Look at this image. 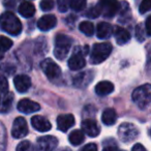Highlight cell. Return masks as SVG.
I'll return each mask as SVG.
<instances>
[{
  "mask_svg": "<svg viewBox=\"0 0 151 151\" xmlns=\"http://www.w3.org/2000/svg\"><path fill=\"white\" fill-rule=\"evenodd\" d=\"M0 27L11 35H19L22 31V23L11 12L3 13L0 16Z\"/></svg>",
  "mask_w": 151,
  "mask_h": 151,
  "instance_id": "1",
  "label": "cell"
},
{
  "mask_svg": "<svg viewBox=\"0 0 151 151\" xmlns=\"http://www.w3.org/2000/svg\"><path fill=\"white\" fill-rule=\"evenodd\" d=\"M112 52V46L109 42L95 44L90 54V61L93 64H99L110 56Z\"/></svg>",
  "mask_w": 151,
  "mask_h": 151,
  "instance_id": "2",
  "label": "cell"
},
{
  "mask_svg": "<svg viewBox=\"0 0 151 151\" xmlns=\"http://www.w3.org/2000/svg\"><path fill=\"white\" fill-rule=\"evenodd\" d=\"M132 101L140 108H146L151 103V84L138 87L132 92Z\"/></svg>",
  "mask_w": 151,
  "mask_h": 151,
  "instance_id": "3",
  "label": "cell"
},
{
  "mask_svg": "<svg viewBox=\"0 0 151 151\" xmlns=\"http://www.w3.org/2000/svg\"><path fill=\"white\" fill-rule=\"evenodd\" d=\"M71 38L64 34H58L55 38V48H54V55L57 59L63 60L67 56L71 47Z\"/></svg>",
  "mask_w": 151,
  "mask_h": 151,
  "instance_id": "4",
  "label": "cell"
},
{
  "mask_svg": "<svg viewBox=\"0 0 151 151\" xmlns=\"http://www.w3.org/2000/svg\"><path fill=\"white\" fill-rule=\"evenodd\" d=\"M88 53V47H84L83 49L77 48L73 55L70 56L68 60V67L71 70H79V69H82L83 67L86 64V61H85V54Z\"/></svg>",
  "mask_w": 151,
  "mask_h": 151,
  "instance_id": "5",
  "label": "cell"
},
{
  "mask_svg": "<svg viewBox=\"0 0 151 151\" xmlns=\"http://www.w3.org/2000/svg\"><path fill=\"white\" fill-rule=\"evenodd\" d=\"M118 136L122 142H132L139 136V129L134 124L129 123V122H124V123L120 124L119 128H118Z\"/></svg>",
  "mask_w": 151,
  "mask_h": 151,
  "instance_id": "6",
  "label": "cell"
},
{
  "mask_svg": "<svg viewBox=\"0 0 151 151\" xmlns=\"http://www.w3.org/2000/svg\"><path fill=\"white\" fill-rule=\"evenodd\" d=\"M101 14L104 17L112 18L119 12L120 5L117 0H99L97 3Z\"/></svg>",
  "mask_w": 151,
  "mask_h": 151,
  "instance_id": "7",
  "label": "cell"
},
{
  "mask_svg": "<svg viewBox=\"0 0 151 151\" xmlns=\"http://www.w3.org/2000/svg\"><path fill=\"white\" fill-rule=\"evenodd\" d=\"M40 67L49 80H56L61 76V69L59 65L50 58L42 61Z\"/></svg>",
  "mask_w": 151,
  "mask_h": 151,
  "instance_id": "8",
  "label": "cell"
},
{
  "mask_svg": "<svg viewBox=\"0 0 151 151\" xmlns=\"http://www.w3.org/2000/svg\"><path fill=\"white\" fill-rule=\"evenodd\" d=\"M58 145L57 138L53 136H44L37 139V151H54Z\"/></svg>",
  "mask_w": 151,
  "mask_h": 151,
  "instance_id": "9",
  "label": "cell"
},
{
  "mask_svg": "<svg viewBox=\"0 0 151 151\" xmlns=\"http://www.w3.org/2000/svg\"><path fill=\"white\" fill-rule=\"evenodd\" d=\"M27 134H28V126L26 120L23 117L16 118L13 124V128H12V134H13V137L16 139H21L24 138Z\"/></svg>",
  "mask_w": 151,
  "mask_h": 151,
  "instance_id": "10",
  "label": "cell"
},
{
  "mask_svg": "<svg viewBox=\"0 0 151 151\" xmlns=\"http://www.w3.org/2000/svg\"><path fill=\"white\" fill-rule=\"evenodd\" d=\"M93 73L91 70H85L77 75L73 79V85L78 88H85L87 87L93 80Z\"/></svg>",
  "mask_w": 151,
  "mask_h": 151,
  "instance_id": "11",
  "label": "cell"
},
{
  "mask_svg": "<svg viewBox=\"0 0 151 151\" xmlns=\"http://www.w3.org/2000/svg\"><path fill=\"white\" fill-rule=\"evenodd\" d=\"M82 129L84 132V134H86L87 136L91 137H97L101 132V128H99V124L95 120L93 119H85L82 121Z\"/></svg>",
  "mask_w": 151,
  "mask_h": 151,
  "instance_id": "12",
  "label": "cell"
},
{
  "mask_svg": "<svg viewBox=\"0 0 151 151\" xmlns=\"http://www.w3.org/2000/svg\"><path fill=\"white\" fill-rule=\"evenodd\" d=\"M18 110L20 112L24 114H30V113H34V112H37L40 109V106L37 103L31 101V99H24L18 103L17 106Z\"/></svg>",
  "mask_w": 151,
  "mask_h": 151,
  "instance_id": "13",
  "label": "cell"
},
{
  "mask_svg": "<svg viewBox=\"0 0 151 151\" xmlns=\"http://www.w3.org/2000/svg\"><path fill=\"white\" fill-rule=\"evenodd\" d=\"M75 125V117L71 114H62L57 118V127L61 132H67Z\"/></svg>",
  "mask_w": 151,
  "mask_h": 151,
  "instance_id": "14",
  "label": "cell"
},
{
  "mask_svg": "<svg viewBox=\"0 0 151 151\" xmlns=\"http://www.w3.org/2000/svg\"><path fill=\"white\" fill-rule=\"evenodd\" d=\"M14 84L17 89V91L21 93H24L26 91H28V89L31 86V80L28 76L26 75H19L16 76L14 79Z\"/></svg>",
  "mask_w": 151,
  "mask_h": 151,
  "instance_id": "15",
  "label": "cell"
},
{
  "mask_svg": "<svg viewBox=\"0 0 151 151\" xmlns=\"http://www.w3.org/2000/svg\"><path fill=\"white\" fill-rule=\"evenodd\" d=\"M31 124L36 130H38V132H48V130H50L51 127H52L50 121L40 115L33 116V117L31 118Z\"/></svg>",
  "mask_w": 151,
  "mask_h": 151,
  "instance_id": "16",
  "label": "cell"
},
{
  "mask_svg": "<svg viewBox=\"0 0 151 151\" xmlns=\"http://www.w3.org/2000/svg\"><path fill=\"white\" fill-rule=\"evenodd\" d=\"M57 24V19L54 15H46L42 16L37 22V27L42 31H49L53 29Z\"/></svg>",
  "mask_w": 151,
  "mask_h": 151,
  "instance_id": "17",
  "label": "cell"
},
{
  "mask_svg": "<svg viewBox=\"0 0 151 151\" xmlns=\"http://www.w3.org/2000/svg\"><path fill=\"white\" fill-rule=\"evenodd\" d=\"M112 32H113V27L111 26V24L107 23V22H101L96 27V35L101 40L110 37Z\"/></svg>",
  "mask_w": 151,
  "mask_h": 151,
  "instance_id": "18",
  "label": "cell"
},
{
  "mask_svg": "<svg viewBox=\"0 0 151 151\" xmlns=\"http://www.w3.org/2000/svg\"><path fill=\"white\" fill-rule=\"evenodd\" d=\"M113 90H114L113 83L109 82V81L99 82L95 86V93L97 95H99V96H105V95L110 94L111 92H113Z\"/></svg>",
  "mask_w": 151,
  "mask_h": 151,
  "instance_id": "19",
  "label": "cell"
},
{
  "mask_svg": "<svg viewBox=\"0 0 151 151\" xmlns=\"http://www.w3.org/2000/svg\"><path fill=\"white\" fill-rule=\"evenodd\" d=\"M114 36L118 45H124L130 40V34L126 29L122 27H116L114 30Z\"/></svg>",
  "mask_w": 151,
  "mask_h": 151,
  "instance_id": "20",
  "label": "cell"
},
{
  "mask_svg": "<svg viewBox=\"0 0 151 151\" xmlns=\"http://www.w3.org/2000/svg\"><path fill=\"white\" fill-rule=\"evenodd\" d=\"M101 120L106 125H113L117 121V114L114 109H106L101 115Z\"/></svg>",
  "mask_w": 151,
  "mask_h": 151,
  "instance_id": "21",
  "label": "cell"
},
{
  "mask_svg": "<svg viewBox=\"0 0 151 151\" xmlns=\"http://www.w3.org/2000/svg\"><path fill=\"white\" fill-rule=\"evenodd\" d=\"M19 13L24 18H31L35 14V7H34V5L31 2L25 1V2L20 4Z\"/></svg>",
  "mask_w": 151,
  "mask_h": 151,
  "instance_id": "22",
  "label": "cell"
},
{
  "mask_svg": "<svg viewBox=\"0 0 151 151\" xmlns=\"http://www.w3.org/2000/svg\"><path fill=\"white\" fill-rule=\"evenodd\" d=\"M68 141L73 146H79V145L82 144L85 141L84 132L79 130V129H76V130H73V132H71L68 137Z\"/></svg>",
  "mask_w": 151,
  "mask_h": 151,
  "instance_id": "23",
  "label": "cell"
},
{
  "mask_svg": "<svg viewBox=\"0 0 151 151\" xmlns=\"http://www.w3.org/2000/svg\"><path fill=\"white\" fill-rule=\"evenodd\" d=\"M79 29L82 33H84L87 36H91L94 34V26L91 22L89 21H83L79 25Z\"/></svg>",
  "mask_w": 151,
  "mask_h": 151,
  "instance_id": "24",
  "label": "cell"
},
{
  "mask_svg": "<svg viewBox=\"0 0 151 151\" xmlns=\"http://www.w3.org/2000/svg\"><path fill=\"white\" fill-rule=\"evenodd\" d=\"M13 99H14V95L12 93L9 94H5L4 99L2 101H0V112H7L11 109L12 105H13Z\"/></svg>",
  "mask_w": 151,
  "mask_h": 151,
  "instance_id": "25",
  "label": "cell"
},
{
  "mask_svg": "<svg viewBox=\"0 0 151 151\" xmlns=\"http://www.w3.org/2000/svg\"><path fill=\"white\" fill-rule=\"evenodd\" d=\"M13 47V40L6 36H0V52H6Z\"/></svg>",
  "mask_w": 151,
  "mask_h": 151,
  "instance_id": "26",
  "label": "cell"
},
{
  "mask_svg": "<svg viewBox=\"0 0 151 151\" xmlns=\"http://www.w3.org/2000/svg\"><path fill=\"white\" fill-rule=\"evenodd\" d=\"M87 1L86 0H70L69 7L75 12H81L86 7Z\"/></svg>",
  "mask_w": 151,
  "mask_h": 151,
  "instance_id": "27",
  "label": "cell"
},
{
  "mask_svg": "<svg viewBox=\"0 0 151 151\" xmlns=\"http://www.w3.org/2000/svg\"><path fill=\"white\" fill-rule=\"evenodd\" d=\"M17 151H37V149L29 141H23L17 146Z\"/></svg>",
  "mask_w": 151,
  "mask_h": 151,
  "instance_id": "28",
  "label": "cell"
},
{
  "mask_svg": "<svg viewBox=\"0 0 151 151\" xmlns=\"http://www.w3.org/2000/svg\"><path fill=\"white\" fill-rule=\"evenodd\" d=\"M145 33L146 30L144 29V25L143 24H139L136 27V37L139 42H143L145 40Z\"/></svg>",
  "mask_w": 151,
  "mask_h": 151,
  "instance_id": "29",
  "label": "cell"
},
{
  "mask_svg": "<svg viewBox=\"0 0 151 151\" xmlns=\"http://www.w3.org/2000/svg\"><path fill=\"white\" fill-rule=\"evenodd\" d=\"M40 9L44 12H49L54 7V1L53 0H42L40 1Z\"/></svg>",
  "mask_w": 151,
  "mask_h": 151,
  "instance_id": "30",
  "label": "cell"
},
{
  "mask_svg": "<svg viewBox=\"0 0 151 151\" xmlns=\"http://www.w3.org/2000/svg\"><path fill=\"white\" fill-rule=\"evenodd\" d=\"M69 3L70 0H57V4H58V9L61 13H65L68 11Z\"/></svg>",
  "mask_w": 151,
  "mask_h": 151,
  "instance_id": "31",
  "label": "cell"
},
{
  "mask_svg": "<svg viewBox=\"0 0 151 151\" xmlns=\"http://www.w3.org/2000/svg\"><path fill=\"white\" fill-rule=\"evenodd\" d=\"M139 11L141 14H145L147 12L151 11V0H143L139 7Z\"/></svg>",
  "mask_w": 151,
  "mask_h": 151,
  "instance_id": "32",
  "label": "cell"
},
{
  "mask_svg": "<svg viewBox=\"0 0 151 151\" xmlns=\"http://www.w3.org/2000/svg\"><path fill=\"white\" fill-rule=\"evenodd\" d=\"M99 15H101V11H99L97 5L96 6L90 7V9L86 12V16L88 18H91V19H95V18H97Z\"/></svg>",
  "mask_w": 151,
  "mask_h": 151,
  "instance_id": "33",
  "label": "cell"
},
{
  "mask_svg": "<svg viewBox=\"0 0 151 151\" xmlns=\"http://www.w3.org/2000/svg\"><path fill=\"white\" fill-rule=\"evenodd\" d=\"M7 91H9V82H7L6 78L0 77V93L6 94Z\"/></svg>",
  "mask_w": 151,
  "mask_h": 151,
  "instance_id": "34",
  "label": "cell"
},
{
  "mask_svg": "<svg viewBox=\"0 0 151 151\" xmlns=\"http://www.w3.org/2000/svg\"><path fill=\"white\" fill-rule=\"evenodd\" d=\"M145 30H146L147 35L151 36V15L146 19V22H145Z\"/></svg>",
  "mask_w": 151,
  "mask_h": 151,
  "instance_id": "35",
  "label": "cell"
},
{
  "mask_svg": "<svg viewBox=\"0 0 151 151\" xmlns=\"http://www.w3.org/2000/svg\"><path fill=\"white\" fill-rule=\"evenodd\" d=\"M82 151H97V146L94 143H89L82 149Z\"/></svg>",
  "mask_w": 151,
  "mask_h": 151,
  "instance_id": "36",
  "label": "cell"
},
{
  "mask_svg": "<svg viewBox=\"0 0 151 151\" xmlns=\"http://www.w3.org/2000/svg\"><path fill=\"white\" fill-rule=\"evenodd\" d=\"M132 151H147V150H146V148H145V147L143 146V145L136 144L134 147H132Z\"/></svg>",
  "mask_w": 151,
  "mask_h": 151,
  "instance_id": "37",
  "label": "cell"
},
{
  "mask_svg": "<svg viewBox=\"0 0 151 151\" xmlns=\"http://www.w3.org/2000/svg\"><path fill=\"white\" fill-rule=\"evenodd\" d=\"M103 151H118L117 150V147L115 146V145H113V146H107V147H105V148L103 149Z\"/></svg>",
  "mask_w": 151,
  "mask_h": 151,
  "instance_id": "38",
  "label": "cell"
},
{
  "mask_svg": "<svg viewBox=\"0 0 151 151\" xmlns=\"http://www.w3.org/2000/svg\"><path fill=\"white\" fill-rule=\"evenodd\" d=\"M55 151V150H54ZM57 151H71V150H69L68 148H62V149H58Z\"/></svg>",
  "mask_w": 151,
  "mask_h": 151,
  "instance_id": "39",
  "label": "cell"
},
{
  "mask_svg": "<svg viewBox=\"0 0 151 151\" xmlns=\"http://www.w3.org/2000/svg\"><path fill=\"white\" fill-rule=\"evenodd\" d=\"M2 58H3V54H2L1 52H0V60H1Z\"/></svg>",
  "mask_w": 151,
  "mask_h": 151,
  "instance_id": "40",
  "label": "cell"
},
{
  "mask_svg": "<svg viewBox=\"0 0 151 151\" xmlns=\"http://www.w3.org/2000/svg\"><path fill=\"white\" fill-rule=\"evenodd\" d=\"M121 151H125V150H121Z\"/></svg>",
  "mask_w": 151,
  "mask_h": 151,
  "instance_id": "41",
  "label": "cell"
},
{
  "mask_svg": "<svg viewBox=\"0 0 151 151\" xmlns=\"http://www.w3.org/2000/svg\"></svg>",
  "mask_w": 151,
  "mask_h": 151,
  "instance_id": "42",
  "label": "cell"
}]
</instances>
